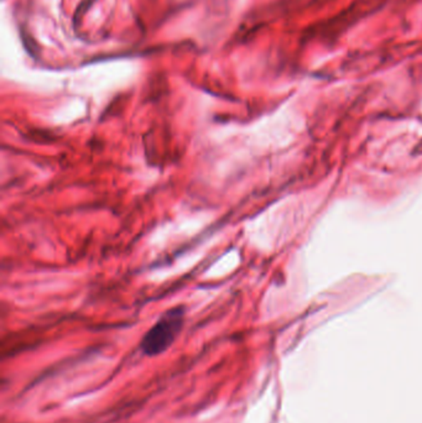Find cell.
<instances>
[{"label":"cell","mask_w":422,"mask_h":423,"mask_svg":"<svg viewBox=\"0 0 422 423\" xmlns=\"http://www.w3.org/2000/svg\"><path fill=\"white\" fill-rule=\"evenodd\" d=\"M185 314V307L176 306L158 318V322L150 328L140 341V349L145 356H160L173 346V341L183 331Z\"/></svg>","instance_id":"obj_1"}]
</instances>
